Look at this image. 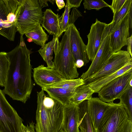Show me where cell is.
Returning a JSON list of instances; mask_svg holds the SVG:
<instances>
[{
  "instance_id": "cell-38",
  "label": "cell",
  "mask_w": 132,
  "mask_h": 132,
  "mask_svg": "<svg viewBox=\"0 0 132 132\" xmlns=\"http://www.w3.org/2000/svg\"><path fill=\"white\" fill-rule=\"evenodd\" d=\"M132 7L131 8L129 13V28H132Z\"/></svg>"
},
{
  "instance_id": "cell-30",
  "label": "cell",
  "mask_w": 132,
  "mask_h": 132,
  "mask_svg": "<svg viewBox=\"0 0 132 132\" xmlns=\"http://www.w3.org/2000/svg\"><path fill=\"white\" fill-rule=\"evenodd\" d=\"M126 0H113L111 9L113 14L119 11Z\"/></svg>"
},
{
  "instance_id": "cell-31",
  "label": "cell",
  "mask_w": 132,
  "mask_h": 132,
  "mask_svg": "<svg viewBox=\"0 0 132 132\" xmlns=\"http://www.w3.org/2000/svg\"><path fill=\"white\" fill-rule=\"evenodd\" d=\"M34 123L32 122L30 123L29 126L28 125L26 126L23 123L21 126V132H36L35 130V126Z\"/></svg>"
},
{
  "instance_id": "cell-11",
  "label": "cell",
  "mask_w": 132,
  "mask_h": 132,
  "mask_svg": "<svg viewBox=\"0 0 132 132\" xmlns=\"http://www.w3.org/2000/svg\"><path fill=\"white\" fill-rule=\"evenodd\" d=\"M106 24L96 19L95 23L92 25L87 36L88 42L86 51L89 59L92 61L94 59L101 43L102 37Z\"/></svg>"
},
{
  "instance_id": "cell-5",
  "label": "cell",
  "mask_w": 132,
  "mask_h": 132,
  "mask_svg": "<svg viewBox=\"0 0 132 132\" xmlns=\"http://www.w3.org/2000/svg\"><path fill=\"white\" fill-rule=\"evenodd\" d=\"M129 119L123 106L113 102L106 109L95 132H122Z\"/></svg>"
},
{
  "instance_id": "cell-7",
  "label": "cell",
  "mask_w": 132,
  "mask_h": 132,
  "mask_svg": "<svg viewBox=\"0 0 132 132\" xmlns=\"http://www.w3.org/2000/svg\"><path fill=\"white\" fill-rule=\"evenodd\" d=\"M23 121L0 89V132H21Z\"/></svg>"
},
{
  "instance_id": "cell-20",
  "label": "cell",
  "mask_w": 132,
  "mask_h": 132,
  "mask_svg": "<svg viewBox=\"0 0 132 132\" xmlns=\"http://www.w3.org/2000/svg\"><path fill=\"white\" fill-rule=\"evenodd\" d=\"M131 70H132V61L117 71L87 84L94 91V93H98L102 87L108 83Z\"/></svg>"
},
{
  "instance_id": "cell-4",
  "label": "cell",
  "mask_w": 132,
  "mask_h": 132,
  "mask_svg": "<svg viewBox=\"0 0 132 132\" xmlns=\"http://www.w3.org/2000/svg\"><path fill=\"white\" fill-rule=\"evenodd\" d=\"M42 9L38 0H19L15 25L21 35L42 24L43 16Z\"/></svg>"
},
{
  "instance_id": "cell-33",
  "label": "cell",
  "mask_w": 132,
  "mask_h": 132,
  "mask_svg": "<svg viewBox=\"0 0 132 132\" xmlns=\"http://www.w3.org/2000/svg\"><path fill=\"white\" fill-rule=\"evenodd\" d=\"M127 52L132 57V35L127 39Z\"/></svg>"
},
{
  "instance_id": "cell-16",
  "label": "cell",
  "mask_w": 132,
  "mask_h": 132,
  "mask_svg": "<svg viewBox=\"0 0 132 132\" xmlns=\"http://www.w3.org/2000/svg\"><path fill=\"white\" fill-rule=\"evenodd\" d=\"M78 105L70 103L63 106V117L61 128L64 132H80Z\"/></svg>"
},
{
  "instance_id": "cell-9",
  "label": "cell",
  "mask_w": 132,
  "mask_h": 132,
  "mask_svg": "<svg viewBox=\"0 0 132 132\" xmlns=\"http://www.w3.org/2000/svg\"><path fill=\"white\" fill-rule=\"evenodd\" d=\"M132 61V57L127 51L120 50L113 53L100 71L84 80L85 84L93 82L120 69Z\"/></svg>"
},
{
  "instance_id": "cell-39",
  "label": "cell",
  "mask_w": 132,
  "mask_h": 132,
  "mask_svg": "<svg viewBox=\"0 0 132 132\" xmlns=\"http://www.w3.org/2000/svg\"><path fill=\"white\" fill-rule=\"evenodd\" d=\"M27 41L29 42H33L31 38H28Z\"/></svg>"
},
{
  "instance_id": "cell-21",
  "label": "cell",
  "mask_w": 132,
  "mask_h": 132,
  "mask_svg": "<svg viewBox=\"0 0 132 132\" xmlns=\"http://www.w3.org/2000/svg\"><path fill=\"white\" fill-rule=\"evenodd\" d=\"M79 119L78 127L80 132H95L87 111V100H85L78 105Z\"/></svg>"
},
{
  "instance_id": "cell-14",
  "label": "cell",
  "mask_w": 132,
  "mask_h": 132,
  "mask_svg": "<svg viewBox=\"0 0 132 132\" xmlns=\"http://www.w3.org/2000/svg\"><path fill=\"white\" fill-rule=\"evenodd\" d=\"M70 46L71 51L76 61L81 60L85 65L89 60L86 51V46L84 43L80 34L74 24L71 25Z\"/></svg>"
},
{
  "instance_id": "cell-10",
  "label": "cell",
  "mask_w": 132,
  "mask_h": 132,
  "mask_svg": "<svg viewBox=\"0 0 132 132\" xmlns=\"http://www.w3.org/2000/svg\"><path fill=\"white\" fill-rule=\"evenodd\" d=\"M110 39L109 36L103 40L89 68L81 76V79L84 80L90 77L101 70L105 65L113 53L110 46Z\"/></svg>"
},
{
  "instance_id": "cell-18",
  "label": "cell",
  "mask_w": 132,
  "mask_h": 132,
  "mask_svg": "<svg viewBox=\"0 0 132 132\" xmlns=\"http://www.w3.org/2000/svg\"><path fill=\"white\" fill-rule=\"evenodd\" d=\"M131 7L132 0H126L121 9L114 14L112 21L109 24H106L103 34L101 43L106 37L109 36L117 28Z\"/></svg>"
},
{
  "instance_id": "cell-8",
  "label": "cell",
  "mask_w": 132,
  "mask_h": 132,
  "mask_svg": "<svg viewBox=\"0 0 132 132\" xmlns=\"http://www.w3.org/2000/svg\"><path fill=\"white\" fill-rule=\"evenodd\" d=\"M131 79L132 70L117 77L102 87L98 93L99 98L107 103L113 102L126 90Z\"/></svg>"
},
{
  "instance_id": "cell-19",
  "label": "cell",
  "mask_w": 132,
  "mask_h": 132,
  "mask_svg": "<svg viewBox=\"0 0 132 132\" xmlns=\"http://www.w3.org/2000/svg\"><path fill=\"white\" fill-rule=\"evenodd\" d=\"M60 15L55 13L50 9L43 12L42 26L50 35L57 37L60 29Z\"/></svg>"
},
{
  "instance_id": "cell-1",
  "label": "cell",
  "mask_w": 132,
  "mask_h": 132,
  "mask_svg": "<svg viewBox=\"0 0 132 132\" xmlns=\"http://www.w3.org/2000/svg\"><path fill=\"white\" fill-rule=\"evenodd\" d=\"M31 53L26 47L22 35L19 44L7 53L10 64L3 91L13 100L24 103L30 98L33 86Z\"/></svg>"
},
{
  "instance_id": "cell-2",
  "label": "cell",
  "mask_w": 132,
  "mask_h": 132,
  "mask_svg": "<svg viewBox=\"0 0 132 132\" xmlns=\"http://www.w3.org/2000/svg\"><path fill=\"white\" fill-rule=\"evenodd\" d=\"M37 95L36 132H59L63 121V105L47 96L43 88L37 92Z\"/></svg>"
},
{
  "instance_id": "cell-35",
  "label": "cell",
  "mask_w": 132,
  "mask_h": 132,
  "mask_svg": "<svg viewBox=\"0 0 132 132\" xmlns=\"http://www.w3.org/2000/svg\"><path fill=\"white\" fill-rule=\"evenodd\" d=\"M55 1L59 9H62L65 6V4L63 0H56Z\"/></svg>"
},
{
  "instance_id": "cell-3",
  "label": "cell",
  "mask_w": 132,
  "mask_h": 132,
  "mask_svg": "<svg viewBox=\"0 0 132 132\" xmlns=\"http://www.w3.org/2000/svg\"><path fill=\"white\" fill-rule=\"evenodd\" d=\"M71 25L62 36L60 42L57 37L53 51L55 54L54 68L65 79H73L78 77L76 62L71 51L70 36Z\"/></svg>"
},
{
  "instance_id": "cell-37",
  "label": "cell",
  "mask_w": 132,
  "mask_h": 132,
  "mask_svg": "<svg viewBox=\"0 0 132 132\" xmlns=\"http://www.w3.org/2000/svg\"><path fill=\"white\" fill-rule=\"evenodd\" d=\"M38 0L39 4L42 8L44 7L48 6L47 3L48 0Z\"/></svg>"
},
{
  "instance_id": "cell-29",
  "label": "cell",
  "mask_w": 132,
  "mask_h": 132,
  "mask_svg": "<svg viewBox=\"0 0 132 132\" xmlns=\"http://www.w3.org/2000/svg\"><path fill=\"white\" fill-rule=\"evenodd\" d=\"M82 16L81 13L77 8H73L71 14L69 15L68 21V26L72 24H74V22L77 19Z\"/></svg>"
},
{
  "instance_id": "cell-40",
  "label": "cell",
  "mask_w": 132,
  "mask_h": 132,
  "mask_svg": "<svg viewBox=\"0 0 132 132\" xmlns=\"http://www.w3.org/2000/svg\"><path fill=\"white\" fill-rule=\"evenodd\" d=\"M54 0H48V1H50V2H51L52 4H53L54 2H53V1H54Z\"/></svg>"
},
{
  "instance_id": "cell-26",
  "label": "cell",
  "mask_w": 132,
  "mask_h": 132,
  "mask_svg": "<svg viewBox=\"0 0 132 132\" xmlns=\"http://www.w3.org/2000/svg\"><path fill=\"white\" fill-rule=\"evenodd\" d=\"M10 63L7 53L0 52V86L4 87Z\"/></svg>"
},
{
  "instance_id": "cell-32",
  "label": "cell",
  "mask_w": 132,
  "mask_h": 132,
  "mask_svg": "<svg viewBox=\"0 0 132 132\" xmlns=\"http://www.w3.org/2000/svg\"><path fill=\"white\" fill-rule=\"evenodd\" d=\"M82 1V0H67L66 2L68 3L70 9L72 8L79 7Z\"/></svg>"
},
{
  "instance_id": "cell-28",
  "label": "cell",
  "mask_w": 132,
  "mask_h": 132,
  "mask_svg": "<svg viewBox=\"0 0 132 132\" xmlns=\"http://www.w3.org/2000/svg\"><path fill=\"white\" fill-rule=\"evenodd\" d=\"M85 9L88 10L95 9L97 10L103 7L111 6L103 0H85L83 2Z\"/></svg>"
},
{
  "instance_id": "cell-34",
  "label": "cell",
  "mask_w": 132,
  "mask_h": 132,
  "mask_svg": "<svg viewBox=\"0 0 132 132\" xmlns=\"http://www.w3.org/2000/svg\"><path fill=\"white\" fill-rule=\"evenodd\" d=\"M122 132H132V121L130 119L128 120Z\"/></svg>"
},
{
  "instance_id": "cell-41",
  "label": "cell",
  "mask_w": 132,
  "mask_h": 132,
  "mask_svg": "<svg viewBox=\"0 0 132 132\" xmlns=\"http://www.w3.org/2000/svg\"><path fill=\"white\" fill-rule=\"evenodd\" d=\"M59 132H64L63 130L61 129Z\"/></svg>"
},
{
  "instance_id": "cell-36",
  "label": "cell",
  "mask_w": 132,
  "mask_h": 132,
  "mask_svg": "<svg viewBox=\"0 0 132 132\" xmlns=\"http://www.w3.org/2000/svg\"><path fill=\"white\" fill-rule=\"evenodd\" d=\"M85 65L83 61L81 60H78L76 61V66L77 68H80Z\"/></svg>"
},
{
  "instance_id": "cell-12",
  "label": "cell",
  "mask_w": 132,
  "mask_h": 132,
  "mask_svg": "<svg viewBox=\"0 0 132 132\" xmlns=\"http://www.w3.org/2000/svg\"><path fill=\"white\" fill-rule=\"evenodd\" d=\"M129 11L109 35L110 45L113 53L120 51L123 46L127 45V39L129 36Z\"/></svg>"
},
{
  "instance_id": "cell-22",
  "label": "cell",
  "mask_w": 132,
  "mask_h": 132,
  "mask_svg": "<svg viewBox=\"0 0 132 132\" xmlns=\"http://www.w3.org/2000/svg\"><path fill=\"white\" fill-rule=\"evenodd\" d=\"M94 93V91L87 84L81 85L76 89L70 103L78 105L84 101L91 99Z\"/></svg>"
},
{
  "instance_id": "cell-6",
  "label": "cell",
  "mask_w": 132,
  "mask_h": 132,
  "mask_svg": "<svg viewBox=\"0 0 132 132\" xmlns=\"http://www.w3.org/2000/svg\"><path fill=\"white\" fill-rule=\"evenodd\" d=\"M19 0H0V35L14 41L17 31L15 13Z\"/></svg>"
},
{
  "instance_id": "cell-27",
  "label": "cell",
  "mask_w": 132,
  "mask_h": 132,
  "mask_svg": "<svg viewBox=\"0 0 132 132\" xmlns=\"http://www.w3.org/2000/svg\"><path fill=\"white\" fill-rule=\"evenodd\" d=\"M69 5L66 2L65 10L62 15L60 17V29L57 37L59 38L63 32L66 31L68 27V21L70 10Z\"/></svg>"
},
{
  "instance_id": "cell-15",
  "label": "cell",
  "mask_w": 132,
  "mask_h": 132,
  "mask_svg": "<svg viewBox=\"0 0 132 132\" xmlns=\"http://www.w3.org/2000/svg\"><path fill=\"white\" fill-rule=\"evenodd\" d=\"M113 102L108 103L98 97H92L87 100V111L93 127L96 130L107 109Z\"/></svg>"
},
{
  "instance_id": "cell-17",
  "label": "cell",
  "mask_w": 132,
  "mask_h": 132,
  "mask_svg": "<svg viewBox=\"0 0 132 132\" xmlns=\"http://www.w3.org/2000/svg\"><path fill=\"white\" fill-rule=\"evenodd\" d=\"M49 97L57 101L63 106L70 103V100L73 95L75 90L61 85H53L43 88Z\"/></svg>"
},
{
  "instance_id": "cell-13",
  "label": "cell",
  "mask_w": 132,
  "mask_h": 132,
  "mask_svg": "<svg viewBox=\"0 0 132 132\" xmlns=\"http://www.w3.org/2000/svg\"><path fill=\"white\" fill-rule=\"evenodd\" d=\"M35 82L41 88L64 80V79L55 69L41 65L33 69Z\"/></svg>"
},
{
  "instance_id": "cell-24",
  "label": "cell",
  "mask_w": 132,
  "mask_h": 132,
  "mask_svg": "<svg viewBox=\"0 0 132 132\" xmlns=\"http://www.w3.org/2000/svg\"><path fill=\"white\" fill-rule=\"evenodd\" d=\"M25 34L28 38H31L35 43L42 47L43 46L48 40L49 37L40 24Z\"/></svg>"
},
{
  "instance_id": "cell-25",
  "label": "cell",
  "mask_w": 132,
  "mask_h": 132,
  "mask_svg": "<svg viewBox=\"0 0 132 132\" xmlns=\"http://www.w3.org/2000/svg\"><path fill=\"white\" fill-rule=\"evenodd\" d=\"M118 99L120 100L119 103L123 106L129 119L132 121V86L129 84Z\"/></svg>"
},
{
  "instance_id": "cell-23",
  "label": "cell",
  "mask_w": 132,
  "mask_h": 132,
  "mask_svg": "<svg viewBox=\"0 0 132 132\" xmlns=\"http://www.w3.org/2000/svg\"><path fill=\"white\" fill-rule=\"evenodd\" d=\"M57 37L53 35L52 40L38 50V52L44 61L47 64L48 67L54 68L53 62L52 61L53 50Z\"/></svg>"
}]
</instances>
